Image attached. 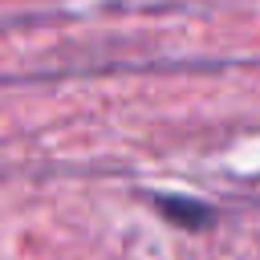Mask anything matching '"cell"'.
<instances>
[{
	"instance_id": "6da1fadb",
	"label": "cell",
	"mask_w": 260,
	"mask_h": 260,
	"mask_svg": "<svg viewBox=\"0 0 260 260\" xmlns=\"http://www.w3.org/2000/svg\"><path fill=\"white\" fill-rule=\"evenodd\" d=\"M158 207H162V215H167V219L187 223V228H203V223L211 219V211H207L203 203H195V199H175V195H162V199H158Z\"/></svg>"
}]
</instances>
